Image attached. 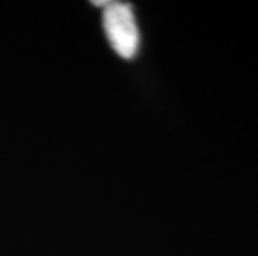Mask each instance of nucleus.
I'll list each match as a JSON object with an SVG mask.
<instances>
[{
    "mask_svg": "<svg viewBox=\"0 0 258 256\" xmlns=\"http://www.w3.org/2000/svg\"><path fill=\"white\" fill-rule=\"evenodd\" d=\"M103 34L112 50L123 60H134L140 52L142 35L132 5L113 2L103 4Z\"/></svg>",
    "mask_w": 258,
    "mask_h": 256,
    "instance_id": "nucleus-1",
    "label": "nucleus"
}]
</instances>
